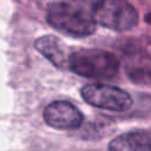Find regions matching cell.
Instances as JSON below:
<instances>
[{
	"instance_id": "6da1fadb",
	"label": "cell",
	"mask_w": 151,
	"mask_h": 151,
	"mask_svg": "<svg viewBox=\"0 0 151 151\" xmlns=\"http://www.w3.org/2000/svg\"><path fill=\"white\" fill-rule=\"evenodd\" d=\"M46 20L55 31L72 38L88 37L94 33L97 26L91 11H87L81 5L65 1L50 4Z\"/></svg>"
},
{
	"instance_id": "7a4b0ae2",
	"label": "cell",
	"mask_w": 151,
	"mask_h": 151,
	"mask_svg": "<svg viewBox=\"0 0 151 151\" xmlns=\"http://www.w3.org/2000/svg\"><path fill=\"white\" fill-rule=\"evenodd\" d=\"M67 67L76 74L87 79L107 80L118 74L119 60L107 51L80 48L68 55Z\"/></svg>"
},
{
	"instance_id": "3957f363",
	"label": "cell",
	"mask_w": 151,
	"mask_h": 151,
	"mask_svg": "<svg viewBox=\"0 0 151 151\" xmlns=\"http://www.w3.org/2000/svg\"><path fill=\"white\" fill-rule=\"evenodd\" d=\"M97 25L124 32L137 26L139 15L127 0H98L91 9Z\"/></svg>"
},
{
	"instance_id": "277c9868",
	"label": "cell",
	"mask_w": 151,
	"mask_h": 151,
	"mask_svg": "<svg viewBox=\"0 0 151 151\" xmlns=\"http://www.w3.org/2000/svg\"><path fill=\"white\" fill-rule=\"evenodd\" d=\"M80 96L88 105L107 111L123 112L132 105V97L129 92L107 84H87L81 87Z\"/></svg>"
},
{
	"instance_id": "5b68a950",
	"label": "cell",
	"mask_w": 151,
	"mask_h": 151,
	"mask_svg": "<svg viewBox=\"0 0 151 151\" xmlns=\"http://www.w3.org/2000/svg\"><path fill=\"white\" fill-rule=\"evenodd\" d=\"M45 123L57 130H74L78 129L83 122V113L72 103L67 100H54L50 103L44 110Z\"/></svg>"
},
{
	"instance_id": "8992f818",
	"label": "cell",
	"mask_w": 151,
	"mask_h": 151,
	"mask_svg": "<svg viewBox=\"0 0 151 151\" xmlns=\"http://www.w3.org/2000/svg\"><path fill=\"white\" fill-rule=\"evenodd\" d=\"M124 71L137 85H151V57L145 52H130L124 58Z\"/></svg>"
},
{
	"instance_id": "52a82bcc",
	"label": "cell",
	"mask_w": 151,
	"mask_h": 151,
	"mask_svg": "<svg viewBox=\"0 0 151 151\" xmlns=\"http://www.w3.org/2000/svg\"><path fill=\"white\" fill-rule=\"evenodd\" d=\"M109 151H151V131L137 130L122 133L113 138Z\"/></svg>"
},
{
	"instance_id": "ba28073f",
	"label": "cell",
	"mask_w": 151,
	"mask_h": 151,
	"mask_svg": "<svg viewBox=\"0 0 151 151\" xmlns=\"http://www.w3.org/2000/svg\"><path fill=\"white\" fill-rule=\"evenodd\" d=\"M34 47L55 67L58 68L67 67L68 55L66 54L65 45L59 38L51 34L42 35L34 41Z\"/></svg>"
},
{
	"instance_id": "9c48e42d",
	"label": "cell",
	"mask_w": 151,
	"mask_h": 151,
	"mask_svg": "<svg viewBox=\"0 0 151 151\" xmlns=\"http://www.w3.org/2000/svg\"><path fill=\"white\" fill-rule=\"evenodd\" d=\"M144 20H145V22H146L147 25H150V26H151V13H147V14H145V17H144Z\"/></svg>"
}]
</instances>
